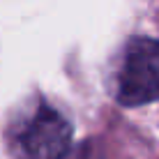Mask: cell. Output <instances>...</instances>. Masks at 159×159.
<instances>
[{"mask_svg":"<svg viewBox=\"0 0 159 159\" xmlns=\"http://www.w3.org/2000/svg\"><path fill=\"white\" fill-rule=\"evenodd\" d=\"M72 143V127L53 106H37L23 120L14 145L23 159H62Z\"/></svg>","mask_w":159,"mask_h":159,"instance_id":"7a4b0ae2","label":"cell"},{"mask_svg":"<svg viewBox=\"0 0 159 159\" xmlns=\"http://www.w3.org/2000/svg\"><path fill=\"white\" fill-rule=\"evenodd\" d=\"M159 99V42L136 37L125 51L118 79V102L141 106Z\"/></svg>","mask_w":159,"mask_h":159,"instance_id":"6da1fadb","label":"cell"}]
</instances>
